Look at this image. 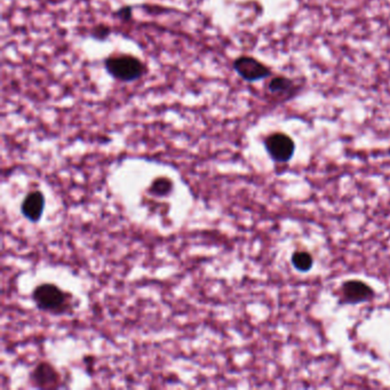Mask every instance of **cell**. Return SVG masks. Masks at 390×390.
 Instances as JSON below:
<instances>
[{
  "label": "cell",
  "mask_w": 390,
  "mask_h": 390,
  "mask_svg": "<svg viewBox=\"0 0 390 390\" xmlns=\"http://www.w3.org/2000/svg\"><path fill=\"white\" fill-rule=\"evenodd\" d=\"M33 299L37 308L46 313L61 315L71 308V295L63 292L59 286L54 284L45 283L37 286L33 291Z\"/></svg>",
  "instance_id": "6da1fadb"
},
{
  "label": "cell",
  "mask_w": 390,
  "mask_h": 390,
  "mask_svg": "<svg viewBox=\"0 0 390 390\" xmlns=\"http://www.w3.org/2000/svg\"><path fill=\"white\" fill-rule=\"evenodd\" d=\"M105 68L111 77L122 83H133L146 75V64L137 57L120 54L105 60Z\"/></svg>",
  "instance_id": "7a4b0ae2"
},
{
  "label": "cell",
  "mask_w": 390,
  "mask_h": 390,
  "mask_svg": "<svg viewBox=\"0 0 390 390\" xmlns=\"http://www.w3.org/2000/svg\"><path fill=\"white\" fill-rule=\"evenodd\" d=\"M265 147L271 159L276 163H287L294 155V141L284 133H273L267 137Z\"/></svg>",
  "instance_id": "3957f363"
},
{
  "label": "cell",
  "mask_w": 390,
  "mask_h": 390,
  "mask_svg": "<svg viewBox=\"0 0 390 390\" xmlns=\"http://www.w3.org/2000/svg\"><path fill=\"white\" fill-rule=\"evenodd\" d=\"M234 70H235L244 81H263L271 75V70L268 67L256 60L254 57H239L234 61Z\"/></svg>",
  "instance_id": "277c9868"
},
{
  "label": "cell",
  "mask_w": 390,
  "mask_h": 390,
  "mask_svg": "<svg viewBox=\"0 0 390 390\" xmlns=\"http://www.w3.org/2000/svg\"><path fill=\"white\" fill-rule=\"evenodd\" d=\"M341 304H360L369 302L374 297V291L362 280H347L340 289Z\"/></svg>",
  "instance_id": "5b68a950"
},
{
  "label": "cell",
  "mask_w": 390,
  "mask_h": 390,
  "mask_svg": "<svg viewBox=\"0 0 390 390\" xmlns=\"http://www.w3.org/2000/svg\"><path fill=\"white\" fill-rule=\"evenodd\" d=\"M30 382L40 389H54L60 387L61 375L51 363L40 362L31 371Z\"/></svg>",
  "instance_id": "8992f818"
},
{
  "label": "cell",
  "mask_w": 390,
  "mask_h": 390,
  "mask_svg": "<svg viewBox=\"0 0 390 390\" xmlns=\"http://www.w3.org/2000/svg\"><path fill=\"white\" fill-rule=\"evenodd\" d=\"M45 198L40 191H33L24 198L21 205L22 214L31 222H38L42 218Z\"/></svg>",
  "instance_id": "52a82bcc"
},
{
  "label": "cell",
  "mask_w": 390,
  "mask_h": 390,
  "mask_svg": "<svg viewBox=\"0 0 390 390\" xmlns=\"http://www.w3.org/2000/svg\"><path fill=\"white\" fill-rule=\"evenodd\" d=\"M294 83H293L289 78L283 77H275L271 79L269 83V92L273 94H280V96H289L291 93L294 92Z\"/></svg>",
  "instance_id": "ba28073f"
},
{
  "label": "cell",
  "mask_w": 390,
  "mask_h": 390,
  "mask_svg": "<svg viewBox=\"0 0 390 390\" xmlns=\"http://www.w3.org/2000/svg\"><path fill=\"white\" fill-rule=\"evenodd\" d=\"M173 182L168 178H157L152 181L151 185L148 189V194L154 197H167L172 194Z\"/></svg>",
  "instance_id": "9c48e42d"
},
{
  "label": "cell",
  "mask_w": 390,
  "mask_h": 390,
  "mask_svg": "<svg viewBox=\"0 0 390 390\" xmlns=\"http://www.w3.org/2000/svg\"><path fill=\"white\" fill-rule=\"evenodd\" d=\"M292 265L300 273H307L313 268V256L306 251H297L292 256Z\"/></svg>",
  "instance_id": "30bf717a"
},
{
  "label": "cell",
  "mask_w": 390,
  "mask_h": 390,
  "mask_svg": "<svg viewBox=\"0 0 390 390\" xmlns=\"http://www.w3.org/2000/svg\"><path fill=\"white\" fill-rule=\"evenodd\" d=\"M110 33V28L107 27L105 24H100V25L93 29L92 36L96 39H98V40H103V39L109 37Z\"/></svg>",
  "instance_id": "8fae6325"
},
{
  "label": "cell",
  "mask_w": 390,
  "mask_h": 390,
  "mask_svg": "<svg viewBox=\"0 0 390 390\" xmlns=\"http://www.w3.org/2000/svg\"><path fill=\"white\" fill-rule=\"evenodd\" d=\"M117 16H118V18H120L122 21H130V20H131L132 18V16H133V7H122V8L118 9V12H117Z\"/></svg>",
  "instance_id": "7c38bea8"
}]
</instances>
